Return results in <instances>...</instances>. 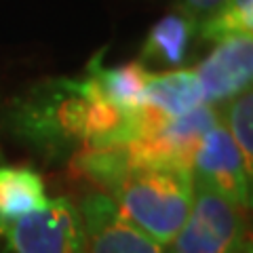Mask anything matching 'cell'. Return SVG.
I'll use <instances>...</instances> for the list:
<instances>
[{"label":"cell","instance_id":"obj_16","mask_svg":"<svg viewBox=\"0 0 253 253\" xmlns=\"http://www.w3.org/2000/svg\"><path fill=\"white\" fill-rule=\"evenodd\" d=\"M243 251L245 253H253V239L247 234V243H245V247H243Z\"/></svg>","mask_w":253,"mask_h":253},{"label":"cell","instance_id":"obj_3","mask_svg":"<svg viewBox=\"0 0 253 253\" xmlns=\"http://www.w3.org/2000/svg\"><path fill=\"white\" fill-rule=\"evenodd\" d=\"M219 123L217 106L203 104L177 118H169L161 129L131 141L133 167H179L192 171V161L203 137Z\"/></svg>","mask_w":253,"mask_h":253},{"label":"cell","instance_id":"obj_10","mask_svg":"<svg viewBox=\"0 0 253 253\" xmlns=\"http://www.w3.org/2000/svg\"><path fill=\"white\" fill-rule=\"evenodd\" d=\"M144 104L167 118H177L203 104V86L194 70H169L152 74L144 91Z\"/></svg>","mask_w":253,"mask_h":253},{"label":"cell","instance_id":"obj_8","mask_svg":"<svg viewBox=\"0 0 253 253\" xmlns=\"http://www.w3.org/2000/svg\"><path fill=\"white\" fill-rule=\"evenodd\" d=\"M133 167L126 146H86L76 150L70 163V171L76 179L91 184L97 192L114 194L118 184Z\"/></svg>","mask_w":253,"mask_h":253},{"label":"cell","instance_id":"obj_17","mask_svg":"<svg viewBox=\"0 0 253 253\" xmlns=\"http://www.w3.org/2000/svg\"><path fill=\"white\" fill-rule=\"evenodd\" d=\"M249 236H251V239H253V226L249 228Z\"/></svg>","mask_w":253,"mask_h":253},{"label":"cell","instance_id":"obj_13","mask_svg":"<svg viewBox=\"0 0 253 253\" xmlns=\"http://www.w3.org/2000/svg\"><path fill=\"white\" fill-rule=\"evenodd\" d=\"M217 112L241 152L247 179V209L253 211V84L230 101L217 106Z\"/></svg>","mask_w":253,"mask_h":253},{"label":"cell","instance_id":"obj_15","mask_svg":"<svg viewBox=\"0 0 253 253\" xmlns=\"http://www.w3.org/2000/svg\"><path fill=\"white\" fill-rule=\"evenodd\" d=\"M169 2L175 6L177 13H184L186 17L201 23L203 19H207L224 0H169Z\"/></svg>","mask_w":253,"mask_h":253},{"label":"cell","instance_id":"obj_2","mask_svg":"<svg viewBox=\"0 0 253 253\" xmlns=\"http://www.w3.org/2000/svg\"><path fill=\"white\" fill-rule=\"evenodd\" d=\"M247 234L245 209L194 181L192 207L167 253H241Z\"/></svg>","mask_w":253,"mask_h":253},{"label":"cell","instance_id":"obj_4","mask_svg":"<svg viewBox=\"0 0 253 253\" xmlns=\"http://www.w3.org/2000/svg\"><path fill=\"white\" fill-rule=\"evenodd\" d=\"M6 236L15 253H86L81 211L66 196L13 221Z\"/></svg>","mask_w":253,"mask_h":253},{"label":"cell","instance_id":"obj_6","mask_svg":"<svg viewBox=\"0 0 253 253\" xmlns=\"http://www.w3.org/2000/svg\"><path fill=\"white\" fill-rule=\"evenodd\" d=\"M192 179L247 209V179L243 158L230 131L221 121L203 137L196 150L192 161Z\"/></svg>","mask_w":253,"mask_h":253},{"label":"cell","instance_id":"obj_11","mask_svg":"<svg viewBox=\"0 0 253 253\" xmlns=\"http://www.w3.org/2000/svg\"><path fill=\"white\" fill-rule=\"evenodd\" d=\"M46 192L41 173L32 167H0V221H17L46 207Z\"/></svg>","mask_w":253,"mask_h":253},{"label":"cell","instance_id":"obj_5","mask_svg":"<svg viewBox=\"0 0 253 253\" xmlns=\"http://www.w3.org/2000/svg\"><path fill=\"white\" fill-rule=\"evenodd\" d=\"M76 207L84 228L86 253H163L161 245L121 215L108 194L93 190Z\"/></svg>","mask_w":253,"mask_h":253},{"label":"cell","instance_id":"obj_7","mask_svg":"<svg viewBox=\"0 0 253 253\" xmlns=\"http://www.w3.org/2000/svg\"><path fill=\"white\" fill-rule=\"evenodd\" d=\"M196 76L203 101L221 106L253 84V38L230 36L219 41L209 57L199 63Z\"/></svg>","mask_w":253,"mask_h":253},{"label":"cell","instance_id":"obj_1","mask_svg":"<svg viewBox=\"0 0 253 253\" xmlns=\"http://www.w3.org/2000/svg\"><path fill=\"white\" fill-rule=\"evenodd\" d=\"M192 171L179 167H131L110 199L125 219L158 245H169L192 207Z\"/></svg>","mask_w":253,"mask_h":253},{"label":"cell","instance_id":"obj_18","mask_svg":"<svg viewBox=\"0 0 253 253\" xmlns=\"http://www.w3.org/2000/svg\"><path fill=\"white\" fill-rule=\"evenodd\" d=\"M241 253H245V251H243V249H241Z\"/></svg>","mask_w":253,"mask_h":253},{"label":"cell","instance_id":"obj_9","mask_svg":"<svg viewBox=\"0 0 253 253\" xmlns=\"http://www.w3.org/2000/svg\"><path fill=\"white\" fill-rule=\"evenodd\" d=\"M199 21L186 17L184 13H171L150 28L144 46H141V61L161 68H177L184 63L190 42L196 34Z\"/></svg>","mask_w":253,"mask_h":253},{"label":"cell","instance_id":"obj_12","mask_svg":"<svg viewBox=\"0 0 253 253\" xmlns=\"http://www.w3.org/2000/svg\"><path fill=\"white\" fill-rule=\"evenodd\" d=\"M86 74L95 81L99 93L110 104H114L125 112L137 110L144 104V91L152 76V72L139 61H131L116 68H104L99 63V57H95L89 63Z\"/></svg>","mask_w":253,"mask_h":253},{"label":"cell","instance_id":"obj_14","mask_svg":"<svg viewBox=\"0 0 253 253\" xmlns=\"http://www.w3.org/2000/svg\"><path fill=\"white\" fill-rule=\"evenodd\" d=\"M203 38L219 42L230 36L253 38V0H224L201 21Z\"/></svg>","mask_w":253,"mask_h":253}]
</instances>
